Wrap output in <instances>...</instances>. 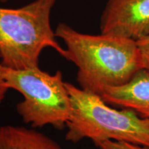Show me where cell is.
<instances>
[{"label":"cell","mask_w":149,"mask_h":149,"mask_svg":"<svg viewBox=\"0 0 149 149\" xmlns=\"http://www.w3.org/2000/svg\"><path fill=\"white\" fill-rule=\"evenodd\" d=\"M66 86L71 102L66 141H126L149 148V120L132 110L113 109L100 96L71 83L66 82Z\"/></svg>","instance_id":"7a4b0ae2"},{"label":"cell","mask_w":149,"mask_h":149,"mask_svg":"<svg viewBox=\"0 0 149 149\" xmlns=\"http://www.w3.org/2000/svg\"><path fill=\"white\" fill-rule=\"evenodd\" d=\"M55 36L64 43V58L77 68V81L83 90L101 97L108 88L122 86L142 70L137 42L117 35L79 33L64 23Z\"/></svg>","instance_id":"6da1fadb"},{"label":"cell","mask_w":149,"mask_h":149,"mask_svg":"<svg viewBox=\"0 0 149 149\" xmlns=\"http://www.w3.org/2000/svg\"><path fill=\"white\" fill-rule=\"evenodd\" d=\"M8 1V0H0V1H1V2H6V1Z\"/></svg>","instance_id":"8fae6325"},{"label":"cell","mask_w":149,"mask_h":149,"mask_svg":"<svg viewBox=\"0 0 149 149\" xmlns=\"http://www.w3.org/2000/svg\"><path fill=\"white\" fill-rule=\"evenodd\" d=\"M95 145L99 149H149L146 147L126 142V141L113 140L100 141V142L95 144Z\"/></svg>","instance_id":"ba28073f"},{"label":"cell","mask_w":149,"mask_h":149,"mask_svg":"<svg viewBox=\"0 0 149 149\" xmlns=\"http://www.w3.org/2000/svg\"><path fill=\"white\" fill-rule=\"evenodd\" d=\"M56 0H35L15 9L0 8V62L14 70L39 67L42 52L53 48L64 57L51 25Z\"/></svg>","instance_id":"3957f363"},{"label":"cell","mask_w":149,"mask_h":149,"mask_svg":"<svg viewBox=\"0 0 149 149\" xmlns=\"http://www.w3.org/2000/svg\"><path fill=\"white\" fill-rule=\"evenodd\" d=\"M101 97L109 105L132 110L149 120V74L139 70L125 84L106 89Z\"/></svg>","instance_id":"8992f818"},{"label":"cell","mask_w":149,"mask_h":149,"mask_svg":"<svg viewBox=\"0 0 149 149\" xmlns=\"http://www.w3.org/2000/svg\"><path fill=\"white\" fill-rule=\"evenodd\" d=\"M3 75L8 88L22 95L23 100L17 104L16 111L24 123L35 128L66 127L71 102L60 70L50 74L40 67L14 70L4 66Z\"/></svg>","instance_id":"277c9868"},{"label":"cell","mask_w":149,"mask_h":149,"mask_svg":"<svg viewBox=\"0 0 149 149\" xmlns=\"http://www.w3.org/2000/svg\"><path fill=\"white\" fill-rule=\"evenodd\" d=\"M100 30L135 41L149 35V0H109Z\"/></svg>","instance_id":"5b68a950"},{"label":"cell","mask_w":149,"mask_h":149,"mask_svg":"<svg viewBox=\"0 0 149 149\" xmlns=\"http://www.w3.org/2000/svg\"><path fill=\"white\" fill-rule=\"evenodd\" d=\"M0 149H64L55 139L35 128L0 126Z\"/></svg>","instance_id":"52a82bcc"},{"label":"cell","mask_w":149,"mask_h":149,"mask_svg":"<svg viewBox=\"0 0 149 149\" xmlns=\"http://www.w3.org/2000/svg\"><path fill=\"white\" fill-rule=\"evenodd\" d=\"M136 42L140 53L142 69L149 74V35Z\"/></svg>","instance_id":"9c48e42d"},{"label":"cell","mask_w":149,"mask_h":149,"mask_svg":"<svg viewBox=\"0 0 149 149\" xmlns=\"http://www.w3.org/2000/svg\"><path fill=\"white\" fill-rule=\"evenodd\" d=\"M3 69H4V66L0 62V104L3 101L7 92L8 90H10L6 83L4 75H3Z\"/></svg>","instance_id":"30bf717a"}]
</instances>
